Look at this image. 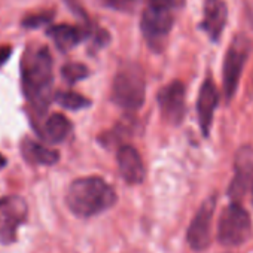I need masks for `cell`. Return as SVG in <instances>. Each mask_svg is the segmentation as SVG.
I'll use <instances>...</instances> for the list:
<instances>
[{
    "instance_id": "7",
    "label": "cell",
    "mask_w": 253,
    "mask_h": 253,
    "mask_svg": "<svg viewBox=\"0 0 253 253\" xmlns=\"http://www.w3.org/2000/svg\"><path fill=\"white\" fill-rule=\"evenodd\" d=\"M27 214V203L21 197L8 195L0 200V241L3 244H12Z\"/></svg>"
},
{
    "instance_id": "4",
    "label": "cell",
    "mask_w": 253,
    "mask_h": 253,
    "mask_svg": "<svg viewBox=\"0 0 253 253\" xmlns=\"http://www.w3.org/2000/svg\"><path fill=\"white\" fill-rule=\"evenodd\" d=\"M252 237V217L238 201L228 204L217 225V241L226 247H238Z\"/></svg>"
},
{
    "instance_id": "22",
    "label": "cell",
    "mask_w": 253,
    "mask_h": 253,
    "mask_svg": "<svg viewBox=\"0 0 253 253\" xmlns=\"http://www.w3.org/2000/svg\"><path fill=\"white\" fill-rule=\"evenodd\" d=\"M11 57V48L9 46H0V66H3Z\"/></svg>"
},
{
    "instance_id": "14",
    "label": "cell",
    "mask_w": 253,
    "mask_h": 253,
    "mask_svg": "<svg viewBox=\"0 0 253 253\" xmlns=\"http://www.w3.org/2000/svg\"><path fill=\"white\" fill-rule=\"evenodd\" d=\"M48 35L52 38V41L58 49L70 51L72 48L79 45L86 38V30L84 27L61 24V26H52L48 30Z\"/></svg>"
},
{
    "instance_id": "10",
    "label": "cell",
    "mask_w": 253,
    "mask_h": 253,
    "mask_svg": "<svg viewBox=\"0 0 253 253\" xmlns=\"http://www.w3.org/2000/svg\"><path fill=\"white\" fill-rule=\"evenodd\" d=\"M253 180V148L241 146L234 157V177L228 188V197L232 201H241Z\"/></svg>"
},
{
    "instance_id": "23",
    "label": "cell",
    "mask_w": 253,
    "mask_h": 253,
    "mask_svg": "<svg viewBox=\"0 0 253 253\" xmlns=\"http://www.w3.org/2000/svg\"><path fill=\"white\" fill-rule=\"evenodd\" d=\"M5 164H6V158L3 155H0V169H2Z\"/></svg>"
},
{
    "instance_id": "24",
    "label": "cell",
    "mask_w": 253,
    "mask_h": 253,
    "mask_svg": "<svg viewBox=\"0 0 253 253\" xmlns=\"http://www.w3.org/2000/svg\"><path fill=\"white\" fill-rule=\"evenodd\" d=\"M252 204H253V180H252Z\"/></svg>"
},
{
    "instance_id": "3",
    "label": "cell",
    "mask_w": 253,
    "mask_h": 253,
    "mask_svg": "<svg viewBox=\"0 0 253 253\" xmlns=\"http://www.w3.org/2000/svg\"><path fill=\"white\" fill-rule=\"evenodd\" d=\"M146 95V79L145 72L137 63L122 64L112 82L110 100L118 107L136 112L145 103Z\"/></svg>"
},
{
    "instance_id": "8",
    "label": "cell",
    "mask_w": 253,
    "mask_h": 253,
    "mask_svg": "<svg viewBox=\"0 0 253 253\" xmlns=\"http://www.w3.org/2000/svg\"><path fill=\"white\" fill-rule=\"evenodd\" d=\"M216 201L217 197L213 194L207 197L200 209L197 210L194 219L191 220V225L186 232L188 244L195 252H203L210 246L211 241V220L216 210Z\"/></svg>"
},
{
    "instance_id": "5",
    "label": "cell",
    "mask_w": 253,
    "mask_h": 253,
    "mask_svg": "<svg viewBox=\"0 0 253 253\" xmlns=\"http://www.w3.org/2000/svg\"><path fill=\"white\" fill-rule=\"evenodd\" d=\"M252 51L250 39L244 35H237L225 54L223 60V69H222V88H223V97L226 101H231L238 89L240 79L243 76L244 66L247 63V58Z\"/></svg>"
},
{
    "instance_id": "6",
    "label": "cell",
    "mask_w": 253,
    "mask_h": 253,
    "mask_svg": "<svg viewBox=\"0 0 253 253\" xmlns=\"http://www.w3.org/2000/svg\"><path fill=\"white\" fill-rule=\"evenodd\" d=\"M174 12L176 11L169 9L166 6H160L148 2L142 14L140 27L145 41L154 51L164 49L169 35L174 26Z\"/></svg>"
},
{
    "instance_id": "2",
    "label": "cell",
    "mask_w": 253,
    "mask_h": 253,
    "mask_svg": "<svg viewBox=\"0 0 253 253\" xmlns=\"http://www.w3.org/2000/svg\"><path fill=\"white\" fill-rule=\"evenodd\" d=\"M118 197L115 189L101 177H81L70 183L66 203L69 210L82 219L100 214L115 206Z\"/></svg>"
},
{
    "instance_id": "9",
    "label": "cell",
    "mask_w": 253,
    "mask_h": 253,
    "mask_svg": "<svg viewBox=\"0 0 253 253\" xmlns=\"http://www.w3.org/2000/svg\"><path fill=\"white\" fill-rule=\"evenodd\" d=\"M163 119L170 125H180L186 115V88L182 81H171L158 92Z\"/></svg>"
},
{
    "instance_id": "17",
    "label": "cell",
    "mask_w": 253,
    "mask_h": 253,
    "mask_svg": "<svg viewBox=\"0 0 253 253\" xmlns=\"http://www.w3.org/2000/svg\"><path fill=\"white\" fill-rule=\"evenodd\" d=\"M55 101L70 110H79L82 107H86L91 104V101L88 98H85L84 95L73 92V91H61L55 94Z\"/></svg>"
},
{
    "instance_id": "16",
    "label": "cell",
    "mask_w": 253,
    "mask_h": 253,
    "mask_svg": "<svg viewBox=\"0 0 253 253\" xmlns=\"http://www.w3.org/2000/svg\"><path fill=\"white\" fill-rule=\"evenodd\" d=\"M72 131L70 121L61 113H52L43 125V137L49 143H61Z\"/></svg>"
},
{
    "instance_id": "12",
    "label": "cell",
    "mask_w": 253,
    "mask_h": 253,
    "mask_svg": "<svg viewBox=\"0 0 253 253\" xmlns=\"http://www.w3.org/2000/svg\"><path fill=\"white\" fill-rule=\"evenodd\" d=\"M228 23V6L225 0H204L203 5V20L200 29L207 35V38L217 43L222 33L225 32Z\"/></svg>"
},
{
    "instance_id": "21",
    "label": "cell",
    "mask_w": 253,
    "mask_h": 253,
    "mask_svg": "<svg viewBox=\"0 0 253 253\" xmlns=\"http://www.w3.org/2000/svg\"><path fill=\"white\" fill-rule=\"evenodd\" d=\"M148 2L160 5V6H166V8L173 9V11H179L185 6L186 0H148Z\"/></svg>"
},
{
    "instance_id": "19",
    "label": "cell",
    "mask_w": 253,
    "mask_h": 253,
    "mask_svg": "<svg viewBox=\"0 0 253 253\" xmlns=\"http://www.w3.org/2000/svg\"><path fill=\"white\" fill-rule=\"evenodd\" d=\"M101 3L119 12H133L137 6V0H101Z\"/></svg>"
},
{
    "instance_id": "11",
    "label": "cell",
    "mask_w": 253,
    "mask_h": 253,
    "mask_svg": "<svg viewBox=\"0 0 253 253\" xmlns=\"http://www.w3.org/2000/svg\"><path fill=\"white\" fill-rule=\"evenodd\" d=\"M220 101L219 89L213 81L211 76H207L204 82L201 84L198 98H197V115H198V124L204 137H209V133L213 125V118L216 107Z\"/></svg>"
},
{
    "instance_id": "15",
    "label": "cell",
    "mask_w": 253,
    "mask_h": 253,
    "mask_svg": "<svg viewBox=\"0 0 253 253\" xmlns=\"http://www.w3.org/2000/svg\"><path fill=\"white\" fill-rule=\"evenodd\" d=\"M21 152L24 160H27L32 164H38V166H54L60 155L57 151L41 145L32 139H26L21 143Z\"/></svg>"
},
{
    "instance_id": "1",
    "label": "cell",
    "mask_w": 253,
    "mask_h": 253,
    "mask_svg": "<svg viewBox=\"0 0 253 253\" xmlns=\"http://www.w3.org/2000/svg\"><path fill=\"white\" fill-rule=\"evenodd\" d=\"M24 94L36 110L43 112L51 101L52 58L46 46L36 45L26 51L21 61Z\"/></svg>"
},
{
    "instance_id": "18",
    "label": "cell",
    "mask_w": 253,
    "mask_h": 253,
    "mask_svg": "<svg viewBox=\"0 0 253 253\" xmlns=\"http://www.w3.org/2000/svg\"><path fill=\"white\" fill-rule=\"evenodd\" d=\"M61 73H63V78L70 82V84H75L84 78L88 76V67L82 63H67L63 66L61 69Z\"/></svg>"
},
{
    "instance_id": "20",
    "label": "cell",
    "mask_w": 253,
    "mask_h": 253,
    "mask_svg": "<svg viewBox=\"0 0 253 253\" xmlns=\"http://www.w3.org/2000/svg\"><path fill=\"white\" fill-rule=\"evenodd\" d=\"M52 18V14H38V15H32L29 18H26L23 21V26L27 27V29H36V27H41V26H45L51 21Z\"/></svg>"
},
{
    "instance_id": "13",
    "label": "cell",
    "mask_w": 253,
    "mask_h": 253,
    "mask_svg": "<svg viewBox=\"0 0 253 253\" xmlns=\"http://www.w3.org/2000/svg\"><path fill=\"white\" fill-rule=\"evenodd\" d=\"M118 169L128 185H139L145 180V166L140 154L130 145H124L116 154Z\"/></svg>"
}]
</instances>
